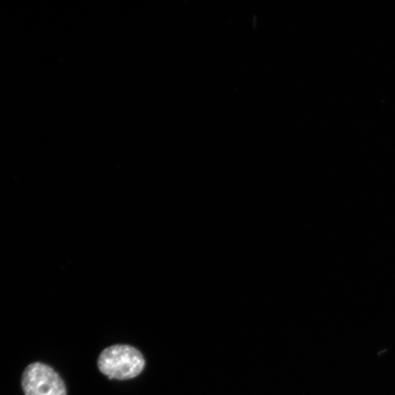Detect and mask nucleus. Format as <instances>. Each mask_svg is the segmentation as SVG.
I'll list each match as a JSON object with an SVG mask.
<instances>
[{"mask_svg":"<svg viewBox=\"0 0 395 395\" xmlns=\"http://www.w3.org/2000/svg\"><path fill=\"white\" fill-rule=\"evenodd\" d=\"M25 395H67L65 383L50 366L35 362L25 370L21 379Z\"/></svg>","mask_w":395,"mask_h":395,"instance_id":"obj_2","label":"nucleus"},{"mask_svg":"<svg viewBox=\"0 0 395 395\" xmlns=\"http://www.w3.org/2000/svg\"><path fill=\"white\" fill-rule=\"evenodd\" d=\"M144 356L135 347L115 345L104 349L97 359L99 370L110 380L134 379L145 368Z\"/></svg>","mask_w":395,"mask_h":395,"instance_id":"obj_1","label":"nucleus"}]
</instances>
